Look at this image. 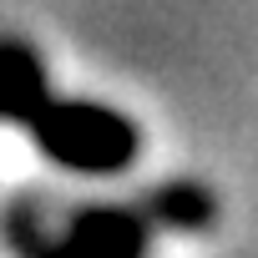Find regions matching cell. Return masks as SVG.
Returning a JSON list of instances; mask_svg holds the SVG:
<instances>
[{"mask_svg": "<svg viewBox=\"0 0 258 258\" xmlns=\"http://www.w3.org/2000/svg\"><path fill=\"white\" fill-rule=\"evenodd\" d=\"M147 208H152L157 228H203V223H213V213H218V203H213L198 182L157 187V192L147 198Z\"/></svg>", "mask_w": 258, "mask_h": 258, "instance_id": "3", "label": "cell"}, {"mask_svg": "<svg viewBox=\"0 0 258 258\" xmlns=\"http://www.w3.org/2000/svg\"><path fill=\"white\" fill-rule=\"evenodd\" d=\"M0 116L31 126L36 147L71 172H121L142 152L137 121L96 101L56 96L26 41H0Z\"/></svg>", "mask_w": 258, "mask_h": 258, "instance_id": "1", "label": "cell"}, {"mask_svg": "<svg viewBox=\"0 0 258 258\" xmlns=\"http://www.w3.org/2000/svg\"><path fill=\"white\" fill-rule=\"evenodd\" d=\"M152 228H157V218L147 203L142 208H81L51 248H61V253H137V248H147Z\"/></svg>", "mask_w": 258, "mask_h": 258, "instance_id": "2", "label": "cell"}]
</instances>
